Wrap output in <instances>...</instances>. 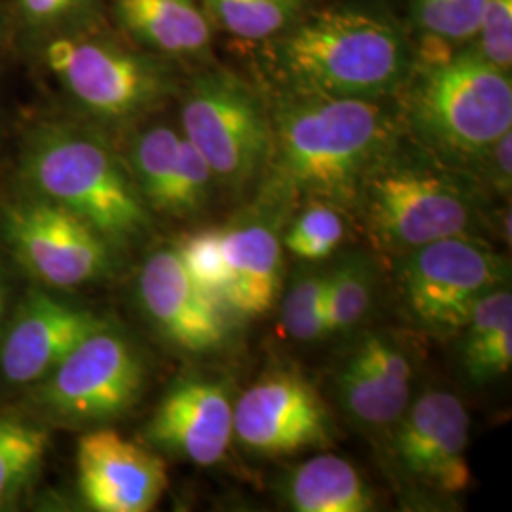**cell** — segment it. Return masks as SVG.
<instances>
[{
    "label": "cell",
    "instance_id": "cell-1",
    "mask_svg": "<svg viewBox=\"0 0 512 512\" xmlns=\"http://www.w3.org/2000/svg\"><path fill=\"white\" fill-rule=\"evenodd\" d=\"M274 192L330 205L355 203L389 154L393 124L380 101L293 92L272 118Z\"/></svg>",
    "mask_w": 512,
    "mask_h": 512
},
{
    "label": "cell",
    "instance_id": "cell-2",
    "mask_svg": "<svg viewBox=\"0 0 512 512\" xmlns=\"http://www.w3.org/2000/svg\"><path fill=\"white\" fill-rule=\"evenodd\" d=\"M277 61L294 92L380 101L408 80L414 54L391 19L340 6L298 19Z\"/></svg>",
    "mask_w": 512,
    "mask_h": 512
},
{
    "label": "cell",
    "instance_id": "cell-3",
    "mask_svg": "<svg viewBox=\"0 0 512 512\" xmlns=\"http://www.w3.org/2000/svg\"><path fill=\"white\" fill-rule=\"evenodd\" d=\"M21 179L31 196L71 211L110 245L141 238L148 228V205L128 164L92 129L37 126L21 152Z\"/></svg>",
    "mask_w": 512,
    "mask_h": 512
},
{
    "label": "cell",
    "instance_id": "cell-4",
    "mask_svg": "<svg viewBox=\"0 0 512 512\" xmlns=\"http://www.w3.org/2000/svg\"><path fill=\"white\" fill-rule=\"evenodd\" d=\"M408 118L427 145L478 158L512 131L511 73L473 48L425 59L408 95Z\"/></svg>",
    "mask_w": 512,
    "mask_h": 512
},
{
    "label": "cell",
    "instance_id": "cell-5",
    "mask_svg": "<svg viewBox=\"0 0 512 512\" xmlns=\"http://www.w3.org/2000/svg\"><path fill=\"white\" fill-rule=\"evenodd\" d=\"M355 203L376 247L403 255L439 239L471 236L480 219L467 184L439 167L389 154L368 173Z\"/></svg>",
    "mask_w": 512,
    "mask_h": 512
},
{
    "label": "cell",
    "instance_id": "cell-6",
    "mask_svg": "<svg viewBox=\"0 0 512 512\" xmlns=\"http://www.w3.org/2000/svg\"><path fill=\"white\" fill-rule=\"evenodd\" d=\"M40 50L74 103L107 124L139 120L175 90L160 55L122 46L97 31L50 38Z\"/></svg>",
    "mask_w": 512,
    "mask_h": 512
},
{
    "label": "cell",
    "instance_id": "cell-7",
    "mask_svg": "<svg viewBox=\"0 0 512 512\" xmlns=\"http://www.w3.org/2000/svg\"><path fill=\"white\" fill-rule=\"evenodd\" d=\"M181 126L213 177L228 186L251 183L270 164L272 118L260 97L234 74H198L184 93Z\"/></svg>",
    "mask_w": 512,
    "mask_h": 512
},
{
    "label": "cell",
    "instance_id": "cell-8",
    "mask_svg": "<svg viewBox=\"0 0 512 512\" xmlns=\"http://www.w3.org/2000/svg\"><path fill=\"white\" fill-rule=\"evenodd\" d=\"M507 264L473 236L439 239L404 255V310L421 329L452 334L463 329L476 302L505 285Z\"/></svg>",
    "mask_w": 512,
    "mask_h": 512
},
{
    "label": "cell",
    "instance_id": "cell-9",
    "mask_svg": "<svg viewBox=\"0 0 512 512\" xmlns=\"http://www.w3.org/2000/svg\"><path fill=\"white\" fill-rule=\"evenodd\" d=\"M38 384L37 403L57 420L103 423L139 401L145 365L128 338L107 325L82 340Z\"/></svg>",
    "mask_w": 512,
    "mask_h": 512
},
{
    "label": "cell",
    "instance_id": "cell-10",
    "mask_svg": "<svg viewBox=\"0 0 512 512\" xmlns=\"http://www.w3.org/2000/svg\"><path fill=\"white\" fill-rule=\"evenodd\" d=\"M0 230L19 264L55 289L86 285L109 270V241L71 211L37 196L6 205Z\"/></svg>",
    "mask_w": 512,
    "mask_h": 512
},
{
    "label": "cell",
    "instance_id": "cell-11",
    "mask_svg": "<svg viewBox=\"0 0 512 512\" xmlns=\"http://www.w3.org/2000/svg\"><path fill=\"white\" fill-rule=\"evenodd\" d=\"M329 406L300 372L272 370L234 403V439L268 456H291L332 442Z\"/></svg>",
    "mask_w": 512,
    "mask_h": 512
},
{
    "label": "cell",
    "instance_id": "cell-12",
    "mask_svg": "<svg viewBox=\"0 0 512 512\" xmlns=\"http://www.w3.org/2000/svg\"><path fill=\"white\" fill-rule=\"evenodd\" d=\"M393 427L391 452L410 480L440 494H459L471 486V421L458 395L442 389L425 391L410 401Z\"/></svg>",
    "mask_w": 512,
    "mask_h": 512
},
{
    "label": "cell",
    "instance_id": "cell-13",
    "mask_svg": "<svg viewBox=\"0 0 512 512\" xmlns=\"http://www.w3.org/2000/svg\"><path fill=\"white\" fill-rule=\"evenodd\" d=\"M107 325L93 311L31 291L0 336V374L8 384H38L82 340Z\"/></svg>",
    "mask_w": 512,
    "mask_h": 512
},
{
    "label": "cell",
    "instance_id": "cell-14",
    "mask_svg": "<svg viewBox=\"0 0 512 512\" xmlns=\"http://www.w3.org/2000/svg\"><path fill=\"white\" fill-rule=\"evenodd\" d=\"M78 488L97 512L152 511L169 486L164 459L116 431H90L78 440Z\"/></svg>",
    "mask_w": 512,
    "mask_h": 512
},
{
    "label": "cell",
    "instance_id": "cell-15",
    "mask_svg": "<svg viewBox=\"0 0 512 512\" xmlns=\"http://www.w3.org/2000/svg\"><path fill=\"white\" fill-rule=\"evenodd\" d=\"M139 298L148 319L175 346L202 353L226 342L222 302L190 277L175 247L148 256L139 277Z\"/></svg>",
    "mask_w": 512,
    "mask_h": 512
},
{
    "label": "cell",
    "instance_id": "cell-16",
    "mask_svg": "<svg viewBox=\"0 0 512 512\" xmlns=\"http://www.w3.org/2000/svg\"><path fill=\"white\" fill-rule=\"evenodd\" d=\"M154 446L200 467L219 463L234 440V401L217 380L173 385L147 425Z\"/></svg>",
    "mask_w": 512,
    "mask_h": 512
},
{
    "label": "cell",
    "instance_id": "cell-17",
    "mask_svg": "<svg viewBox=\"0 0 512 512\" xmlns=\"http://www.w3.org/2000/svg\"><path fill=\"white\" fill-rule=\"evenodd\" d=\"M412 368L393 336L366 334L338 374L344 412L366 429L393 427L412 401Z\"/></svg>",
    "mask_w": 512,
    "mask_h": 512
},
{
    "label": "cell",
    "instance_id": "cell-18",
    "mask_svg": "<svg viewBox=\"0 0 512 512\" xmlns=\"http://www.w3.org/2000/svg\"><path fill=\"white\" fill-rule=\"evenodd\" d=\"M226 285L222 302L241 315L256 317L272 310L281 287V243L262 222L222 230Z\"/></svg>",
    "mask_w": 512,
    "mask_h": 512
},
{
    "label": "cell",
    "instance_id": "cell-19",
    "mask_svg": "<svg viewBox=\"0 0 512 512\" xmlns=\"http://www.w3.org/2000/svg\"><path fill=\"white\" fill-rule=\"evenodd\" d=\"M118 25L145 52L164 57L205 54L213 23L198 0H112Z\"/></svg>",
    "mask_w": 512,
    "mask_h": 512
},
{
    "label": "cell",
    "instance_id": "cell-20",
    "mask_svg": "<svg viewBox=\"0 0 512 512\" xmlns=\"http://www.w3.org/2000/svg\"><path fill=\"white\" fill-rule=\"evenodd\" d=\"M285 501L298 512H368L376 495L348 459L319 454L291 469L281 486Z\"/></svg>",
    "mask_w": 512,
    "mask_h": 512
},
{
    "label": "cell",
    "instance_id": "cell-21",
    "mask_svg": "<svg viewBox=\"0 0 512 512\" xmlns=\"http://www.w3.org/2000/svg\"><path fill=\"white\" fill-rule=\"evenodd\" d=\"M461 361L473 384L503 376L512 365V294L495 287L484 294L463 325Z\"/></svg>",
    "mask_w": 512,
    "mask_h": 512
},
{
    "label": "cell",
    "instance_id": "cell-22",
    "mask_svg": "<svg viewBox=\"0 0 512 512\" xmlns=\"http://www.w3.org/2000/svg\"><path fill=\"white\" fill-rule=\"evenodd\" d=\"M213 27L243 38L268 40L302 18L306 0H198Z\"/></svg>",
    "mask_w": 512,
    "mask_h": 512
},
{
    "label": "cell",
    "instance_id": "cell-23",
    "mask_svg": "<svg viewBox=\"0 0 512 512\" xmlns=\"http://www.w3.org/2000/svg\"><path fill=\"white\" fill-rule=\"evenodd\" d=\"M181 137L177 129L152 126L139 131L129 147V173L148 207L162 213L179 160Z\"/></svg>",
    "mask_w": 512,
    "mask_h": 512
},
{
    "label": "cell",
    "instance_id": "cell-24",
    "mask_svg": "<svg viewBox=\"0 0 512 512\" xmlns=\"http://www.w3.org/2000/svg\"><path fill=\"white\" fill-rule=\"evenodd\" d=\"M48 442V433L37 425L0 416V511L37 478Z\"/></svg>",
    "mask_w": 512,
    "mask_h": 512
},
{
    "label": "cell",
    "instance_id": "cell-25",
    "mask_svg": "<svg viewBox=\"0 0 512 512\" xmlns=\"http://www.w3.org/2000/svg\"><path fill=\"white\" fill-rule=\"evenodd\" d=\"M19 29L35 46L65 35L97 31L103 0H10Z\"/></svg>",
    "mask_w": 512,
    "mask_h": 512
},
{
    "label": "cell",
    "instance_id": "cell-26",
    "mask_svg": "<svg viewBox=\"0 0 512 512\" xmlns=\"http://www.w3.org/2000/svg\"><path fill=\"white\" fill-rule=\"evenodd\" d=\"M374 272L363 255H351L327 274V330L355 329L370 308Z\"/></svg>",
    "mask_w": 512,
    "mask_h": 512
},
{
    "label": "cell",
    "instance_id": "cell-27",
    "mask_svg": "<svg viewBox=\"0 0 512 512\" xmlns=\"http://www.w3.org/2000/svg\"><path fill=\"white\" fill-rule=\"evenodd\" d=\"M486 0H412V18L433 44H463L476 37Z\"/></svg>",
    "mask_w": 512,
    "mask_h": 512
},
{
    "label": "cell",
    "instance_id": "cell-28",
    "mask_svg": "<svg viewBox=\"0 0 512 512\" xmlns=\"http://www.w3.org/2000/svg\"><path fill=\"white\" fill-rule=\"evenodd\" d=\"M346 226L338 209L330 203L308 205L294 220L285 236V247L302 260H325L344 241Z\"/></svg>",
    "mask_w": 512,
    "mask_h": 512
},
{
    "label": "cell",
    "instance_id": "cell-29",
    "mask_svg": "<svg viewBox=\"0 0 512 512\" xmlns=\"http://www.w3.org/2000/svg\"><path fill=\"white\" fill-rule=\"evenodd\" d=\"M283 330L298 342L329 336L327 330V274L302 275L283 302Z\"/></svg>",
    "mask_w": 512,
    "mask_h": 512
},
{
    "label": "cell",
    "instance_id": "cell-30",
    "mask_svg": "<svg viewBox=\"0 0 512 512\" xmlns=\"http://www.w3.org/2000/svg\"><path fill=\"white\" fill-rule=\"evenodd\" d=\"M213 181V171L200 154V150L183 135L165 213L186 217L190 213L200 211L209 200Z\"/></svg>",
    "mask_w": 512,
    "mask_h": 512
},
{
    "label": "cell",
    "instance_id": "cell-31",
    "mask_svg": "<svg viewBox=\"0 0 512 512\" xmlns=\"http://www.w3.org/2000/svg\"><path fill=\"white\" fill-rule=\"evenodd\" d=\"M183 260L186 272L202 287L222 302V291L226 285V258L222 230L205 228L194 232L175 247ZM224 304V302H222Z\"/></svg>",
    "mask_w": 512,
    "mask_h": 512
},
{
    "label": "cell",
    "instance_id": "cell-32",
    "mask_svg": "<svg viewBox=\"0 0 512 512\" xmlns=\"http://www.w3.org/2000/svg\"><path fill=\"white\" fill-rule=\"evenodd\" d=\"M475 50L497 69L511 73L512 65V0H486Z\"/></svg>",
    "mask_w": 512,
    "mask_h": 512
},
{
    "label": "cell",
    "instance_id": "cell-33",
    "mask_svg": "<svg viewBox=\"0 0 512 512\" xmlns=\"http://www.w3.org/2000/svg\"><path fill=\"white\" fill-rule=\"evenodd\" d=\"M478 158L484 160L490 184L501 194L511 190L512 179V131L497 139L492 147L484 150Z\"/></svg>",
    "mask_w": 512,
    "mask_h": 512
},
{
    "label": "cell",
    "instance_id": "cell-34",
    "mask_svg": "<svg viewBox=\"0 0 512 512\" xmlns=\"http://www.w3.org/2000/svg\"><path fill=\"white\" fill-rule=\"evenodd\" d=\"M6 300H8V291H6V279L0 270V336H2V327H4V315H6Z\"/></svg>",
    "mask_w": 512,
    "mask_h": 512
},
{
    "label": "cell",
    "instance_id": "cell-35",
    "mask_svg": "<svg viewBox=\"0 0 512 512\" xmlns=\"http://www.w3.org/2000/svg\"><path fill=\"white\" fill-rule=\"evenodd\" d=\"M0 33H2V29H0Z\"/></svg>",
    "mask_w": 512,
    "mask_h": 512
}]
</instances>
